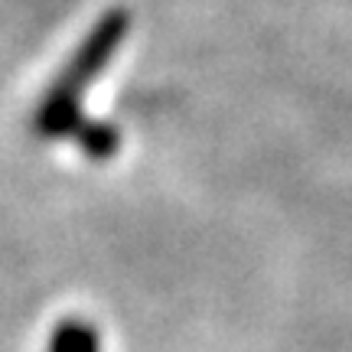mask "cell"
Wrapping results in <instances>:
<instances>
[{
  "instance_id": "obj_1",
  "label": "cell",
  "mask_w": 352,
  "mask_h": 352,
  "mask_svg": "<svg viewBox=\"0 0 352 352\" xmlns=\"http://www.w3.org/2000/svg\"><path fill=\"white\" fill-rule=\"evenodd\" d=\"M127 26H131V16H127V10L118 7V10L104 13L98 23L91 26V33L78 43L69 65L50 85L46 98L39 101L36 114H33V131L39 138L56 140L65 138V134H76V127L82 124V91L104 72L108 59L124 43Z\"/></svg>"
},
{
  "instance_id": "obj_2",
  "label": "cell",
  "mask_w": 352,
  "mask_h": 352,
  "mask_svg": "<svg viewBox=\"0 0 352 352\" xmlns=\"http://www.w3.org/2000/svg\"><path fill=\"white\" fill-rule=\"evenodd\" d=\"M50 352H101L98 329L85 320H63L52 329Z\"/></svg>"
},
{
  "instance_id": "obj_3",
  "label": "cell",
  "mask_w": 352,
  "mask_h": 352,
  "mask_svg": "<svg viewBox=\"0 0 352 352\" xmlns=\"http://www.w3.org/2000/svg\"><path fill=\"white\" fill-rule=\"evenodd\" d=\"M76 138H78V147L85 157L91 160H108L114 151H118V144H121V131L108 121H82L76 127Z\"/></svg>"
}]
</instances>
